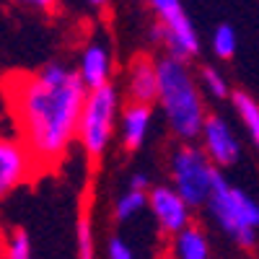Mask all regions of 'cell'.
Segmentation results:
<instances>
[{
	"mask_svg": "<svg viewBox=\"0 0 259 259\" xmlns=\"http://www.w3.org/2000/svg\"><path fill=\"white\" fill-rule=\"evenodd\" d=\"M80 78H83L89 91H99V89H104V85H109L106 83V78H109V52H106L101 45H91L83 52Z\"/></svg>",
	"mask_w": 259,
	"mask_h": 259,
	"instance_id": "obj_11",
	"label": "cell"
},
{
	"mask_svg": "<svg viewBox=\"0 0 259 259\" xmlns=\"http://www.w3.org/2000/svg\"><path fill=\"white\" fill-rule=\"evenodd\" d=\"M233 106H236V112H239V117L244 119V124L249 127L251 140H254L256 148H259V104H256L249 94L236 91V94H233Z\"/></svg>",
	"mask_w": 259,
	"mask_h": 259,
	"instance_id": "obj_14",
	"label": "cell"
},
{
	"mask_svg": "<svg viewBox=\"0 0 259 259\" xmlns=\"http://www.w3.org/2000/svg\"><path fill=\"white\" fill-rule=\"evenodd\" d=\"M109 259H133V251L122 239H112L109 244Z\"/></svg>",
	"mask_w": 259,
	"mask_h": 259,
	"instance_id": "obj_21",
	"label": "cell"
},
{
	"mask_svg": "<svg viewBox=\"0 0 259 259\" xmlns=\"http://www.w3.org/2000/svg\"><path fill=\"white\" fill-rule=\"evenodd\" d=\"M145 184H148V177H145V174H135V177H133V189H140V192H143Z\"/></svg>",
	"mask_w": 259,
	"mask_h": 259,
	"instance_id": "obj_22",
	"label": "cell"
},
{
	"mask_svg": "<svg viewBox=\"0 0 259 259\" xmlns=\"http://www.w3.org/2000/svg\"><path fill=\"white\" fill-rule=\"evenodd\" d=\"M212 47H215V55L218 57H231L236 52V31L223 24L215 29V36H212Z\"/></svg>",
	"mask_w": 259,
	"mask_h": 259,
	"instance_id": "obj_17",
	"label": "cell"
},
{
	"mask_svg": "<svg viewBox=\"0 0 259 259\" xmlns=\"http://www.w3.org/2000/svg\"><path fill=\"white\" fill-rule=\"evenodd\" d=\"M148 122H150V106L143 104H133L124 112V122H122V133H124V148L127 150H138L145 140L148 133Z\"/></svg>",
	"mask_w": 259,
	"mask_h": 259,
	"instance_id": "obj_12",
	"label": "cell"
},
{
	"mask_svg": "<svg viewBox=\"0 0 259 259\" xmlns=\"http://www.w3.org/2000/svg\"><path fill=\"white\" fill-rule=\"evenodd\" d=\"M177 256L179 259H207V241L202 231L187 228L177 236Z\"/></svg>",
	"mask_w": 259,
	"mask_h": 259,
	"instance_id": "obj_13",
	"label": "cell"
},
{
	"mask_svg": "<svg viewBox=\"0 0 259 259\" xmlns=\"http://www.w3.org/2000/svg\"><path fill=\"white\" fill-rule=\"evenodd\" d=\"M130 96H133V104H143V106L158 99V65H153L145 55H138L133 62Z\"/></svg>",
	"mask_w": 259,
	"mask_h": 259,
	"instance_id": "obj_10",
	"label": "cell"
},
{
	"mask_svg": "<svg viewBox=\"0 0 259 259\" xmlns=\"http://www.w3.org/2000/svg\"><path fill=\"white\" fill-rule=\"evenodd\" d=\"M11 96L16 122L29 156L52 163L80 133L89 89L78 70L50 62L36 75H18Z\"/></svg>",
	"mask_w": 259,
	"mask_h": 259,
	"instance_id": "obj_1",
	"label": "cell"
},
{
	"mask_svg": "<svg viewBox=\"0 0 259 259\" xmlns=\"http://www.w3.org/2000/svg\"><path fill=\"white\" fill-rule=\"evenodd\" d=\"M78 259H94V231L89 218L78 221Z\"/></svg>",
	"mask_w": 259,
	"mask_h": 259,
	"instance_id": "obj_18",
	"label": "cell"
},
{
	"mask_svg": "<svg viewBox=\"0 0 259 259\" xmlns=\"http://www.w3.org/2000/svg\"><path fill=\"white\" fill-rule=\"evenodd\" d=\"M145 205H148V194L140 192V189H130L124 197H119V202L114 207V215L119 221H127V218H133L135 212H140Z\"/></svg>",
	"mask_w": 259,
	"mask_h": 259,
	"instance_id": "obj_15",
	"label": "cell"
},
{
	"mask_svg": "<svg viewBox=\"0 0 259 259\" xmlns=\"http://www.w3.org/2000/svg\"><path fill=\"white\" fill-rule=\"evenodd\" d=\"M215 166H210L207 156L197 148H182L174 156V182L177 192L189 207H200L202 202H210Z\"/></svg>",
	"mask_w": 259,
	"mask_h": 259,
	"instance_id": "obj_5",
	"label": "cell"
},
{
	"mask_svg": "<svg viewBox=\"0 0 259 259\" xmlns=\"http://www.w3.org/2000/svg\"><path fill=\"white\" fill-rule=\"evenodd\" d=\"M163 41L168 45L171 57H174V60L192 57V55H197V50H200V41H197V34H194V26L189 24V18L184 13L163 21Z\"/></svg>",
	"mask_w": 259,
	"mask_h": 259,
	"instance_id": "obj_9",
	"label": "cell"
},
{
	"mask_svg": "<svg viewBox=\"0 0 259 259\" xmlns=\"http://www.w3.org/2000/svg\"><path fill=\"white\" fill-rule=\"evenodd\" d=\"M202 80H205V85L210 89V94H212V96H218V99L228 96V85H226V80L221 78V73H218V70H212V68H202Z\"/></svg>",
	"mask_w": 259,
	"mask_h": 259,
	"instance_id": "obj_19",
	"label": "cell"
},
{
	"mask_svg": "<svg viewBox=\"0 0 259 259\" xmlns=\"http://www.w3.org/2000/svg\"><path fill=\"white\" fill-rule=\"evenodd\" d=\"M153 11L161 16V21H168V18H174V16L184 13V8H182L179 0H156V3H153Z\"/></svg>",
	"mask_w": 259,
	"mask_h": 259,
	"instance_id": "obj_20",
	"label": "cell"
},
{
	"mask_svg": "<svg viewBox=\"0 0 259 259\" xmlns=\"http://www.w3.org/2000/svg\"><path fill=\"white\" fill-rule=\"evenodd\" d=\"M158 65V99L166 112V119L177 135L192 140L205 130V109L200 94L189 78V70L182 60L163 57Z\"/></svg>",
	"mask_w": 259,
	"mask_h": 259,
	"instance_id": "obj_2",
	"label": "cell"
},
{
	"mask_svg": "<svg viewBox=\"0 0 259 259\" xmlns=\"http://www.w3.org/2000/svg\"><path fill=\"white\" fill-rule=\"evenodd\" d=\"M114 112H117V91L112 85H104L99 91H91L83 106L80 117V143L85 148V153L91 158H99L104 153L106 143L112 135L114 124Z\"/></svg>",
	"mask_w": 259,
	"mask_h": 259,
	"instance_id": "obj_4",
	"label": "cell"
},
{
	"mask_svg": "<svg viewBox=\"0 0 259 259\" xmlns=\"http://www.w3.org/2000/svg\"><path fill=\"white\" fill-rule=\"evenodd\" d=\"M29 166H31V156L26 145L6 138L0 143V192L6 194L13 187H18L29 174Z\"/></svg>",
	"mask_w": 259,
	"mask_h": 259,
	"instance_id": "obj_7",
	"label": "cell"
},
{
	"mask_svg": "<svg viewBox=\"0 0 259 259\" xmlns=\"http://www.w3.org/2000/svg\"><path fill=\"white\" fill-rule=\"evenodd\" d=\"M8 259H34L31 256V241L24 228H13L8 239Z\"/></svg>",
	"mask_w": 259,
	"mask_h": 259,
	"instance_id": "obj_16",
	"label": "cell"
},
{
	"mask_svg": "<svg viewBox=\"0 0 259 259\" xmlns=\"http://www.w3.org/2000/svg\"><path fill=\"white\" fill-rule=\"evenodd\" d=\"M205 150L218 166H231L239 158V140L233 138L231 127L221 117H207L205 122Z\"/></svg>",
	"mask_w": 259,
	"mask_h": 259,
	"instance_id": "obj_8",
	"label": "cell"
},
{
	"mask_svg": "<svg viewBox=\"0 0 259 259\" xmlns=\"http://www.w3.org/2000/svg\"><path fill=\"white\" fill-rule=\"evenodd\" d=\"M148 205L153 207L158 226L166 233H182L187 231V221H189V205L182 200V194L171 187H153L148 194Z\"/></svg>",
	"mask_w": 259,
	"mask_h": 259,
	"instance_id": "obj_6",
	"label": "cell"
},
{
	"mask_svg": "<svg viewBox=\"0 0 259 259\" xmlns=\"http://www.w3.org/2000/svg\"><path fill=\"white\" fill-rule=\"evenodd\" d=\"M210 212L236 241L251 246L254 244V231L259 226V205L244 194L241 189H233L221 171H215L212 179V192H210Z\"/></svg>",
	"mask_w": 259,
	"mask_h": 259,
	"instance_id": "obj_3",
	"label": "cell"
}]
</instances>
